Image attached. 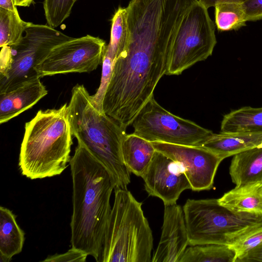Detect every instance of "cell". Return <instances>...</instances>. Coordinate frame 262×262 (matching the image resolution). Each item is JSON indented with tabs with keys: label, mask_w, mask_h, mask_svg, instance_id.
Returning a JSON list of instances; mask_svg holds the SVG:
<instances>
[{
	"label": "cell",
	"mask_w": 262,
	"mask_h": 262,
	"mask_svg": "<svg viewBox=\"0 0 262 262\" xmlns=\"http://www.w3.org/2000/svg\"><path fill=\"white\" fill-rule=\"evenodd\" d=\"M67 106L39 110L26 123L18 160L22 175L31 180L52 177L68 166L73 135Z\"/></svg>",
	"instance_id": "3957f363"
},
{
	"label": "cell",
	"mask_w": 262,
	"mask_h": 262,
	"mask_svg": "<svg viewBox=\"0 0 262 262\" xmlns=\"http://www.w3.org/2000/svg\"><path fill=\"white\" fill-rule=\"evenodd\" d=\"M188 246L183 208L177 203L165 205L161 235L151 262H179Z\"/></svg>",
	"instance_id": "7c38bea8"
},
{
	"label": "cell",
	"mask_w": 262,
	"mask_h": 262,
	"mask_svg": "<svg viewBox=\"0 0 262 262\" xmlns=\"http://www.w3.org/2000/svg\"><path fill=\"white\" fill-rule=\"evenodd\" d=\"M78 0H44L43 6L47 25L55 28L71 14Z\"/></svg>",
	"instance_id": "cb8c5ba5"
},
{
	"label": "cell",
	"mask_w": 262,
	"mask_h": 262,
	"mask_svg": "<svg viewBox=\"0 0 262 262\" xmlns=\"http://www.w3.org/2000/svg\"><path fill=\"white\" fill-rule=\"evenodd\" d=\"M262 261V242L250 251L238 262Z\"/></svg>",
	"instance_id": "83f0119b"
},
{
	"label": "cell",
	"mask_w": 262,
	"mask_h": 262,
	"mask_svg": "<svg viewBox=\"0 0 262 262\" xmlns=\"http://www.w3.org/2000/svg\"><path fill=\"white\" fill-rule=\"evenodd\" d=\"M25 32L19 43L11 47V62L6 72L0 75V93L9 92L26 82L39 78L36 66L55 47L73 38L48 25L32 23Z\"/></svg>",
	"instance_id": "52a82bcc"
},
{
	"label": "cell",
	"mask_w": 262,
	"mask_h": 262,
	"mask_svg": "<svg viewBox=\"0 0 262 262\" xmlns=\"http://www.w3.org/2000/svg\"><path fill=\"white\" fill-rule=\"evenodd\" d=\"M156 150L182 167L193 191L210 190L222 158L201 146L151 142Z\"/></svg>",
	"instance_id": "30bf717a"
},
{
	"label": "cell",
	"mask_w": 262,
	"mask_h": 262,
	"mask_svg": "<svg viewBox=\"0 0 262 262\" xmlns=\"http://www.w3.org/2000/svg\"><path fill=\"white\" fill-rule=\"evenodd\" d=\"M101 262H150L153 236L138 202L127 188L115 187Z\"/></svg>",
	"instance_id": "277c9868"
},
{
	"label": "cell",
	"mask_w": 262,
	"mask_h": 262,
	"mask_svg": "<svg viewBox=\"0 0 262 262\" xmlns=\"http://www.w3.org/2000/svg\"><path fill=\"white\" fill-rule=\"evenodd\" d=\"M262 142V133L227 134L213 133L201 146L223 160L227 157L257 147Z\"/></svg>",
	"instance_id": "9a60e30c"
},
{
	"label": "cell",
	"mask_w": 262,
	"mask_h": 262,
	"mask_svg": "<svg viewBox=\"0 0 262 262\" xmlns=\"http://www.w3.org/2000/svg\"><path fill=\"white\" fill-rule=\"evenodd\" d=\"M33 0H14L15 5L16 6L29 7Z\"/></svg>",
	"instance_id": "4dcf8cb0"
},
{
	"label": "cell",
	"mask_w": 262,
	"mask_h": 262,
	"mask_svg": "<svg viewBox=\"0 0 262 262\" xmlns=\"http://www.w3.org/2000/svg\"><path fill=\"white\" fill-rule=\"evenodd\" d=\"M127 18L126 8L119 7L112 19L110 40L106 46L103 57L115 62L126 49L129 37Z\"/></svg>",
	"instance_id": "ffe728a7"
},
{
	"label": "cell",
	"mask_w": 262,
	"mask_h": 262,
	"mask_svg": "<svg viewBox=\"0 0 262 262\" xmlns=\"http://www.w3.org/2000/svg\"><path fill=\"white\" fill-rule=\"evenodd\" d=\"M133 133L150 142L201 146L213 133L195 122L172 114L152 96L132 124Z\"/></svg>",
	"instance_id": "ba28073f"
},
{
	"label": "cell",
	"mask_w": 262,
	"mask_h": 262,
	"mask_svg": "<svg viewBox=\"0 0 262 262\" xmlns=\"http://www.w3.org/2000/svg\"><path fill=\"white\" fill-rule=\"evenodd\" d=\"M217 41L208 9L197 0L184 16L170 51L165 75H179L211 56Z\"/></svg>",
	"instance_id": "8992f818"
},
{
	"label": "cell",
	"mask_w": 262,
	"mask_h": 262,
	"mask_svg": "<svg viewBox=\"0 0 262 262\" xmlns=\"http://www.w3.org/2000/svg\"><path fill=\"white\" fill-rule=\"evenodd\" d=\"M29 24L21 19L18 11L0 8V47L18 45Z\"/></svg>",
	"instance_id": "7402d4cb"
},
{
	"label": "cell",
	"mask_w": 262,
	"mask_h": 262,
	"mask_svg": "<svg viewBox=\"0 0 262 262\" xmlns=\"http://www.w3.org/2000/svg\"><path fill=\"white\" fill-rule=\"evenodd\" d=\"M25 233L9 209L0 207V261L8 262L22 251Z\"/></svg>",
	"instance_id": "ac0fdd59"
},
{
	"label": "cell",
	"mask_w": 262,
	"mask_h": 262,
	"mask_svg": "<svg viewBox=\"0 0 262 262\" xmlns=\"http://www.w3.org/2000/svg\"><path fill=\"white\" fill-rule=\"evenodd\" d=\"M246 0H198V1L208 9L211 7H215L217 4L222 3H242Z\"/></svg>",
	"instance_id": "f1b7e54d"
},
{
	"label": "cell",
	"mask_w": 262,
	"mask_h": 262,
	"mask_svg": "<svg viewBox=\"0 0 262 262\" xmlns=\"http://www.w3.org/2000/svg\"><path fill=\"white\" fill-rule=\"evenodd\" d=\"M141 178L148 195L160 199L164 206L177 203L183 191L191 189L181 165L157 150Z\"/></svg>",
	"instance_id": "8fae6325"
},
{
	"label": "cell",
	"mask_w": 262,
	"mask_h": 262,
	"mask_svg": "<svg viewBox=\"0 0 262 262\" xmlns=\"http://www.w3.org/2000/svg\"><path fill=\"white\" fill-rule=\"evenodd\" d=\"M0 8L12 11H18L14 0H0Z\"/></svg>",
	"instance_id": "f546056e"
},
{
	"label": "cell",
	"mask_w": 262,
	"mask_h": 262,
	"mask_svg": "<svg viewBox=\"0 0 262 262\" xmlns=\"http://www.w3.org/2000/svg\"><path fill=\"white\" fill-rule=\"evenodd\" d=\"M215 8V23L219 31L236 30L246 26L247 19L241 4L222 3Z\"/></svg>",
	"instance_id": "603a6c76"
},
{
	"label": "cell",
	"mask_w": 262,
	"mask_h": 262,
	"mask_svg": "<svg viewBox=\"0 0 262 262\" xmlns=\"http://www.w3.org/2000/svg\"><path fill=\"white\" fill-rule=\"evenodd\" d=\"M234 250L229 246L205 244L189 246L179 262H235Z\"/></svg>",
	"instance_id": "44dd1931"
},
{
	"label": "cell",
	"mask_w": 262,
	"mask_h": 262,
	"mask_svg": "<svg viewBox=\"0 0 262 262\" xmlns=\"http://www.w3.org/2000/svg\"><path fill=\"white\" fill-rule=\"evenodd\" d=\"M69 164L73 188L71 246L100 261L115 186L106 168L81 144L78 143Z\"/></svg>",
	"instance_id": "6da1fadb"
},
{
	"label": "cell",
	"mask_w": 262,
	"mask_h": 262,
	"mask_svg": "<svg viewBox=\"0 0 262 262\" xmlns=\"http://www.w3.org/2000/svg\"><path fill=\"white\" fill-rule=\"evenodd\" d=\"M88 255L84 251L74 248H71L66 253L56 254L48 256L42 260L45 262H84Z\"/></svg>",
	"instance_id": "484cf974"
},
{
	"label": "cell",
	"mask_w": 262,
	"mask_h": 262,
	"mask_svg": "<svg viewBox=\"0 0 262 262\" xmlns=\"http://www.w3.org/2000/svg\"><path fill=\"white\" fill-rule=\"evenodd\" d=\"M47 94L40 78L26 82L9 92L0 93V123H6L31 108Z\"/></svg>",
	"instance_id": "4fadbf2b"
},
{
	"label": "cell",
	"mask_w": 262,
	"mask_h": 262,
	"mask_svg": "<svg viewBox=\"0 0 262 262\" xmlns=\"http://www.w3.org/2000/svg\"><path fill=\"white\" fill-rule=\"evenodd\" d=\"M229 173L235 187L262 181V148L255 147L233 156Z\"/></svg>",
	"instance_id": "5bb4252c"
},
{
	"label": "cell",
	"mask_w": 262,
	"mask_h": 262,
	"mask_svg": "<svg viewBox=\"0 0 262 262\" xmlns=\"http://www.w3.org/2000/svg\"><path fill=\"white\" fill-rule=\"evenodd\" d=\"M104 40L90 35L60 44L36 66L39 78L70 73H90L102 63L106 47Z\"/></svg>",
	"instance_id": "9c48e42d"
},
{
	"label": "cell",
	"mask_w": 262,
	"mask_h": 262,
	"mask_svg": "<svg viewBox=\"0 0 262 262\" xmlns=\"http://www.w3.org/2000/svg\"><path fill=\"white\" fill-rule=\"evenodd\" d=\"M189 246H231L241 237L262 224V217L236 212L216 199H188L183 207Z\"/></svg>",
	"instance_id": "5b68a950"
},
{
	"label": "cell",
	"mask_w": 262,
	"mask_h": 262,
	"mask_svg": "<svg viewBox=\"0 0 262 262\" xmlns=\"http://www.w3.org/2000/svg\"><path fill=\"white\" fill-rule=\"evenodd\" d=\"M67 113L72 134L106 168L115 187L127 188L130 172L122 156L126 129L96 106L83 84L71 91Z\"/></svg>",
	"instance_id": "7a4b0ae2"
},
{
	"label": "cell",
	"mask_w": 262,
	"mask_h": 262,
	"mask_svg": "<svg viewBox=\"0 0 262 262\" xmlns=\"http://www.w3.org/2000/svg\"><path fill=\"white\" fill-rule=\"evenodd\" d=\"M220 132L262 133V107L244 106L225 115L221 122Z\"/></svg>",
	"instance_id": "d6986e66"
},
{
	"label": "cell",
	"mask_w": 262,
	"mask_h": 262,
	"mask_svg": "<svg viewBox=\"0 0 262 262\" xmlns=\"http://www.w3.org/2000/svg\"><path fill=\"white\" fill-rule=\"evenodd\" d=\"M241 4L247 21L262 19V0H246Z\"/></svg>",
	"instance_id": "4316f807"
},
{
	"label": "cell",
	"mask_w": 262,
	"mask_h": 262,
	"mask_svg": "<svg viewBox=\"0 0 262 262\" xmlns=\"http://www.w3.org/2000/svg\"><path fill=\"white\" fill-rule=\"evenodd\" d=\"M261 242L262 224L249 231L230 246L235 252V262H238Z\"/></svg>",
	"instance_id": "d4e9b609"
},
{
	"label": "cell",
	"mask_w": 262,
	"mask_h": 262,
	"mask_svg": "<svg viewBox=\"0 0 262 262\" xmlns=\"http://www.w3.org/2000/svg\"><path fill=\"white\" fill-rule=\"evenodd\" d=\"M122 149L123 161L127 169L130 173L141 177L156 151L151 142L134 133L125 136Z\"/></svg>",
	"instance_id": "e0dca14e"
},
{
	"label": "cell",
	"mask_w": 262,
	"mask_h": 262,
	"mask_svg": "<svg viewBox=\"0 0 262 262\" xmlns=\"http://www.w3.org/2000/svg\"><path fill=\"white\" fill-rule=\"evenodd\" d=\"M218 201L232 211L262 217V181L235 187Z\"/></svg>",
	"instance_id": "2e32d148"
}]
</instances>
